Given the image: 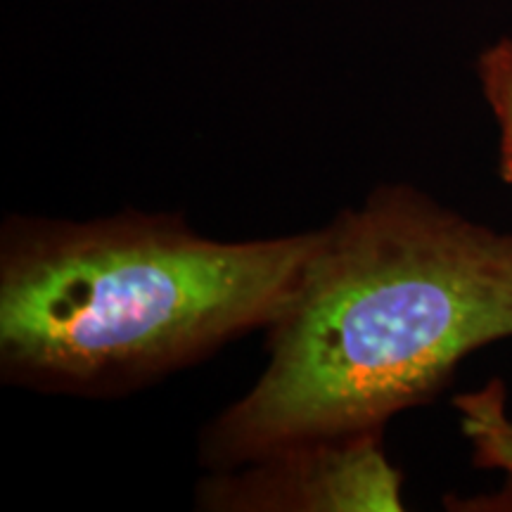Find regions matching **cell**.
<instances>
[{
    "instance_id": "cell-1",
    "label": "cell",
    "mask_w": 512,
    "mask_h": 512,
    "mask_svg": "<svg viewBox=\"0 0 512 512\" xmlns=\"http://www.w3.org/2000/svg\"><path fill=\"white\" fill-rule=\"evenodd\" d=\"M266 332L264 373L200 434L207 470L382 432L432 401L465 356L512 337V233L380 185L323 228Z\"/></svg>"
},
{
    "instance_id": "cell-2",
    "label": "cell",
    "mask_w": 512,
    "mask_h": 512,
    "mask_svg": "<svg viewBox=\"0 0 512 512\" xmlns=\"http://www.w3.org/2000/svg\"><path fill=\"white\" fill-rule=\"evenodd\" d=\"M323 228L214 240L183 216H8L0 228V377L105 399L147 387L292 302Z\"/></svg>"
},
{
    "instance_id": "cell-4",
    "label": "cell",
    "mask_w": 512,
    "mask_h": 512,
    "mask_svg": "<svg viewBox=\"0 0 512 512\" xmlns=\"http://www.w3.org/2000/svg\"><path fill=\"white\" fill-rule=\"evenodd\" d=\"M456 403L465 415V432L475 441L477 467H498L512 477V422L503 413V389L494 384Z\"/></svg>"
},
{
    "instance_id": "cell-3",
    "label": "cell",
    "mask_w": 512,
    "mask_h": 512,
    "mask_svg": "<svg viewBox=\"0 0 512 512\" xmlns=\"http://www.w3.org/2000/svg\"><path fill=\"white\" fill-rule=\"evenodd\" d=\"M195 503L214 512H396L403 510L401 472L384 453L382 432L304 441L209 470Z\"/></svg>"
},
{
    "instance_id": "cell-5",
    "label": "cell",
    "mask_w": 512,
    "mask_h": 512,
    "mask_svg": "<svg viewBox=\"0 0 512 512\" xmlns=\"http://www.w3.org/2000/svg\"><path fill=\"white\" fill-rule=\"evenodd\" d=\"M477 74L484 98L501 131L498 171H501L503 183L512 188V36L501 38L479 55Z\"/></svg>"
}]
</instances>
